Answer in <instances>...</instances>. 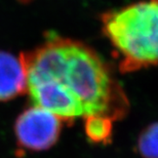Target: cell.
Returning a JSON list of instances; mask_svg holds the SVG:
<instances>
[{
	"mask_svg": "<svg viewBox=\"0 0 158 158\" xmlns=\"http://www.w3.org/2000/svg\"><path fill=\"white\" fill-rule=\"evenodd\" d=\"M34 106L69 121L123 117L127 99L107 63L80 41L56 35L20 53Z\"/></svg>",
	"mask_w": 158,
	"mask_h": 158,
	"instance_id": "obj_1",
	"label": "cell"
},
{
	"mask_svg": "<svg viewBox=\"0 0 158 158\" xmlns=\"http://www.w3.org/2000/svg\"><path fill=\"white\" fill-rule=\"evenodd\" d=\"M101 20L121 72L158 66V0H141L107 11Z\"/></svg>",
	"mask_w": 158,
	"mask_h": 158,
	"instance_id": "obj_2",
	"label": "cell"
},
{
	"mask_svg": "<svg viewBox=\"0 0 158 158\" xmlns=\"http://www.w3.org/2000/svg\"><path fill=\"white\" fill-rule=\"evenodd\" d=\"M62 121L48 110L32 105L15 121L14 131L18 145L33 152L50 149L61 135Z\"/></svg>",
	"mask_w": 158,
	"mask_h": 158,
	"instance_id": "obj_3",
	"label": "cell"
},
{
	"mask_svg": "<svg viewBox=\"0 0 158 158\" xmlns=\"http://www.w3.org/2000/svg\"><path fill=\"white\" fill-rule=\"evenodd\" d=\"M27 93V76L21 56L0 50V102Z\"/></svg>",
	"mask_w": 158,
	"mask_h": 158,
	"instance_id": "obj_4",
	"label": "cell"
},
{
	"mask_svg": "<svg viewBox=\"0 0 158 158\" xmlns=\"http://www.w3.org/2000/svg\"><path fill=\"white\" fill-rule=\"evenodd\" d=\"M137 150L143 158H158V121L143 129L138 138Z\"/></svg>",
	"mask_w": 158,
	"mask_h": 158,
	"instance_id": "obj_5",
	"label": "cell"
}]
</instances>
